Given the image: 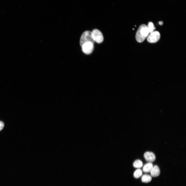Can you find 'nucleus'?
<instances>
[{"label": "nucleus", "instance_id": "1", "mask_svg": "<svg viewBox=\"0 0 186 186\" xmlns=\"http://www.w3.org/2000/svg\"><path fill=\"white\" fill-rule=\"evenodd\" d=\"M149 34L148 28L146 25H142L138 28L136 35V38L139 43L143 42Z\"/></svg>", "mask_w": 186, "mask_h": 186}, {"label": "nucleus", "instance_id": "2", "mask_svg": "<svg viewBox=\"0 0 186 186\" xmlns=\"http://www.w3.org/2000/svg\"><path fill=\"white\" fill-rule=\"evenodd\" d=\"M88 42H91L94 44L95 41L91 32L87 30L84 32L81 36L80 42V45L81 47L83 44Z\"/></svg>", "mask_w": 186, "mask_h": 186}, {"label": "nucleus", "instance_id": "3", "mask_svg": "<svg viewBox=\"0 0 186 186\" xmlns=\"http://www.w3.org/2000/svg\"><path fill=\"white\" fill-rule=\"evenodd\" d=\"M92 37L95 42L98 43H101L103 41L104 37L102 32L99 30L95 29L91 32Z\"/></svg>", "mask_w": 186, "mask_h": 186}, {"label": "nucleus", "instance_id": "4", "mask_svg": "<svg viewBox=\"0 0 186 186\" xmlns=\"http://www.w3.org/2000/svg\"><path fill=\"white\" fill-rule=\"evenodd\" d=\"M147 37V40L150 43H155L157 42L160 38V34L157 31H153L150 33Z\"/></svg>", "mask_w": 186, "mask_h": 186}, {"label": "nucleus", "instance_id": "5", "mask_svg": "<svg viewBox=\"0 0 186 186\" xmlns=\"http://www.w3.org/2000/svg\"><path fill=\"white\" fill-rule=\"evenodd\" d=\"M83 52L86 54L91 53L93 51L94 44L91 42L86 43L81 47Z\"/></svg>", "mask_w": 186, "mask_h": 186}, {"label": "nucleus", "instance_id": "6", "mask_svg": "<svg viewBox=\"0 0 186 186\" xmlns=\"http://www.w3.org/2000/svg\"><path fill=\"white\" fill-rule=\"evenodd\" d=\"M144 157L146 160L148 162L152 163L156 159V156L153 152L147 151L145 152L144 154Z\"/></svg>", "mask_w": 186, "mask_h": 186}, {"label": "nucleus", "instance_id": "7", "mask_svg": "<svg viewBox=\"0 0 186 186\" xmlns=\"http://www.w3.org/2000/svg\"><path fill=\"white\" fill-rule=\"evenodd\" d=\"M151 176L153 177H157L159 175L160 171L159 167L157 165L153 166L150 172Z\"/></svg>", "mask_w": 186, "mask_h": 186}, {"label": "nucleus", "instance_id": "8", "mask_svg": "<svg viewBox=\"0 0 186 186\" xmlns=\"http://www.w3.org/2000/svg\"><path fill=\"white\" fill-rule=\"evenodd\" d=\"M153 166L152 163L148 162L143 166V171L145 173L150 172Z\"/></svg>", "mask_w": 186, "mask_h": 186}, {"label": "nucleus", "instance_id": "9", "mask_svg": "<svg viewBox=\"0 0 186 186\" xmlns=\"http://www.w3.org/2000/svg\"><path fill=\"white\" fill-rule=\"evenodd\" d=\"M151 176L146 174L143 175L141 177V181L143 182L148 183L150 182L152 180Z\"/></svg>", "mask_w": 186, "mask_h": 186}, {"label": "nucleus", "instance_id": "10", "mask_svg": "<svg viewBox=\"0 0 186 186\" xmlns=\"http://www.w3.org/2000/svg\"><path fill=\"white\" fill-rule=\"evenodd\" d=\"M133 165L134 167L140 168L143 166V163L140 160L137 159L134 162Z\"/></svg>", "mask_w": 186, "mask_h": 186}, {"label": "nucleus", "instance_id": "11", "mask_svg": "<svg viewBox=\"0 0 186 186\" xmlns=\"http://www.w3.org/2000/svg\"><path fill=\"white\" fill-rule=\"evenodd\" d=\"M142 174V171L140 168H138L136 170L133 174L134 177L137 179L140 177Z\"/></svg>", "mask_w": 186, "mask_h": 186}, {"label": "nucleus", "instance_id": "12", "mask_svg": "<svg viewBox=\"0 0 186 186\" xmlns=\"http://www.w3.org/2000/svg\"><path fill=\"white\" fill-rule=\"evenodd\" d=\"M147 27L149 33H150L154 31V30L156 28L154 26L153 23L151 22H149Z\"/></svg>", "mask_w": 186, "mask_h": 186}, {"label": "nucleus", "instance_id": "13", "mask_svg": "<svg viewBox=\"0 0 186 186\" xmlns=\"http://www.w3.org/2000/svg\"><path fill=\"white\" fill-rule=\"evenodd\" d=\"M4 126V123L3 122L0 121V131L3 129Z\"/></svg>", "mask_w": 186, "mask_h": 186}, {"label": "nucleus", "instance_id": "14", "mask_svg": "<svg viewBox=\"0 0 186 186\" xmlns=\"http://www.w3.org/2000/svg\"><path fill=\"white\" fill-rule=\"evenodd\" d=\"M163 22L162 21H160L159 22V24L160 25H162L163 24Z\"/></svg>", "mask_w": 186, "mask_h": 186}]
</instances>
